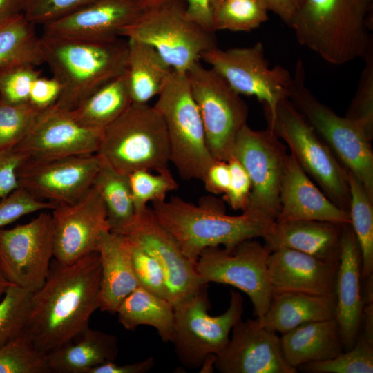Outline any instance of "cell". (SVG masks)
<instances>
[{
    "label": "cell",
    "instance_id": "cell-35",
    "mask_svg": "<svg viewBox=\"0 0 373 373\" xmlns=\"http://www.w3.org/2000/svg\"><path fill=\"white\" fill-rule=\"evenodd\" d=\"M349 213L351 226L361 254V279L373 274V199L359 180L350 171Z\"/></svg>",
    "mask_w": 373,
    "mask_h": 373
},
{
    "label": "cell",
    "instance_id": "cell-12",
    "mask_svg": "<svg viewBox=\"0 0 373 373\" xmlns=\"http://www.w3.org/2000/svg\"><path fill=\"white\" fill-rule=\"evenodd\" d=\"M288 155L285 145L268 128L254 130L246 124L241 129L232 156L243 166L251 184L248 204L242 212L271 222L276 220Z\"/></svg>",
    "mask_w": 373,
    "mask_h": 373
},
{
    "label": "cell",
    "instance_id": "cell-44",
    "mask_svg": "<svg viewBox=\"0 0 373 373\" xmlns=\"http://www.w3.org/2000/svg\"><path fill=\"white\" fill-rule=\"evenodd\" d=\"M42 71L30 64H19L0 69V99L9 104L29 102L32 82Z\"/></svg>",
    "mask_w": 373,
    "mask_h": 373
},
{
    "label": "cell",
    "instance_id": "cell-55",
    "mask_svg": "<svg viewBox=\"0 0 373 373\" xmlns=\"http://www.w3.org/2000/svg\"><path fill=\"white\" fill-rule=\"evenodd\" d=\"M28 0H0V23L23 13Z\"/></svg>",
    "mask_w": 373,
    "mask_h": 373
},
{
    "label": "cell",
    "instance_id": "cell-22",
    "mask_svg": "<svg viewBox=\"0 0 373 373\" xmlns=\"http://www.w3.org/2000/svg\"><path fill=\"white\" fill-rule=\"evenodd\" d=\"M361 254L351 224L343 227L335 283L338 323L344 351L351 349L361 331L363 300Z\"/></svg>",
    "mask_w": 373,
    "mask_h": 373
},
{
    "label": "cell",
    "instance_id": "cell-10",
    "mask_svg": "<svg viewBox=\"0 0 373 373\" xmlns=\"http://www.w3.org/2000/svg\"><path fill=\"white\" fill-rule=\"evenodd\" d=\"M120 37L152 46L180 74H186L204 52L217 46L214 32L189 20L180 0L144 10Z\"/></svg>",
    "mask_w": 373,
    "mask_h": 373
},
{
    "label": "cell",
    "instance_id": "cell-25",
    "mask_svg": "<svg viewBox=\"0 0 373 373\" xmlns=\"http://www.w3.org/2000/svg\"><path fill=\"white\" fill-rule=\"evenodd\" d=\"M133 240L128 236L106 231L96 247L101 266L99 309L116 314L122 301L138 285L132 263Z\"/></svg>",
    "mask_w": 373,
    "mask_h": 373
},
{
    "label": "cell",
    "instance_id": "cell-38",
    "mask_svg": "<svg viewBox=\"0 0 373 373\" xmlns=\"http://www.w3.org/2000/svg\"><path fill=\"white\" fill-rule=\"evenodd\" d=\"M297 371L307 373H372L373 344L360 332L354 346L335 357L302 364Z\"/></svg>",
    "mask_w": 373,
    "mask_h": 373
},
{
    "label": "cell",
    "instance_id": "cell-13",
    "mask_svg": "<svg viewBox=\"0 0 373 373\" xmlns=\"http://www.w3.org/2000/svg\"><path fill=\"white\" fill-rule=\"evenodd\" d=\"M271 251L254 239L242 241L233 248L211 247L204 249L196 268L204 284L231 285L250 298L256 318L267 312L273 296L267 269Z\"/></svg>",
    "mask_w": 373,
    "mask_h": 373
},
{
    "label": "cell",
    "instance_id": "cell-36",
    "mask_svg": "<svg viewBox=\"0 0 373 373\" xmlns=\"http://www.w3.org/2000/svg\"><path fill=\"white\" fill-rule=\"evenodd\" d=\"M46 354L24 331L0 348V373H49Z\"/></svg>",
    "mask_w": 373,
    "mask_h": 373
},
{
    "label": "cell",
    "instance_id": "cell-11",
    "mask_svg": "<svg viewBox=\"0 0 373 373\" xmlns=\"http://www.w3.org/2000/svg\"><path fill=\"white\" fill-rule=\"evenodd\" d=\"M191 91L204 126L209 151L216 160L228 161L249 110L241 95L211 68L200 61L187 70Z\"/></svg>",
    "mask_w": 373,
    "mask_h": 373
},
{
    "label": "cell",
    "instance_id": "cell-18",
    "mask_svg": "<svg viewBox=\"0 0 373 373\" xmlns=\"http://www.w3.org/2000/svg\"><path fill=\"white\" fill-rule=\"evenodd\" d=\"M102 131L82 126L70 111L54 104L40 111L15 148L25 159L36 160L93 154L97 151Z\"/></svg>",
    "mask_w": 373,
    "mask_h": 373
},
{
    "label": "cell",
    "instance_id": "cell-54",
    "mask_svg": "<svg viewBox=\"0 0 373 373\" xmlns=\"http://www.w3.org/2000/svg\"><path fill=\"white\" fill-rule=\"evenodd\" d=\"M268 11L276 15L284 23L289 26L294 16L304 0H261Z\"/></svg>",
    "mask_w": 373,
    "mask_h": 373
},
{
    "label": "cell",
    "instance_id": "cell-41",
    "mask_svg": "<svg viewBox=\"0 0 373 373\" xmlns=\"http://www.w3.org/2000/svg\"><path fill=\"white\" fill-rule=\"evenodd\" d=\"M40 111L29 102L13 104L0 99V151L15 147L31 128Z\"/></svg>",
    "mask_w": 373,
    "mask_h": 373
},
{
    "label": "cell",
    "instance_id": "cell-3",
    "mask_svg": "<svg viewBox=\"0 0 373 373\" xmlns=\"http://www.w3.org/2000/svg\"><path fill=\"white\" fill-rule=\"evenodd\" d=\"M152 204L159 222L194 262L207 247L230 249L242 241L262 238L274 222L247 212L228 215L223 204L216 198H204L195 205L174 196Z\"/></svg>",
    "mask_w": 373,
    "mask_h": 373
},
{
    "label": "cell",
    "instance_id": "cell-2",
    "mask_svg": "<svg viewBox=\"0 0 373 373\" xmlns=\"http://www.w3.org/2000/svg\"><path fill=\"white\" fill-rule=\"evenodd\" d=\"M373 0H304L289 27L298 42L325 61L342 65L373 44Z\"/></svg>",
    "mask_w": 373,
    "mask_h": 373
},
{
    "label": "cell",
    "instance_id": "cell-53",
    "mask_svg": "<svg viewBox=\"0 0 373 373\" xmlns=\"http://www.w3.org/2000/svg\"><path fill=\"white\" fill-rule=\"evenodd\" d=\"M154 365L155 359L152 356L124 365L117 364L115 361H109L92 368L88 373H145L151 370Z\"/></svg>",
    "mask_w": 373,
    "mask_h": 373
},
{
    "label": "cell",
    "instance_id": "cell-33",
    "mask_svg": "<svg viewBox=\"0 0 373 373\" xmlns=\"http://www.w3.org/2000/svg\"><path fill=\"white\" fill-rule=\"evenodd\" d=\"M23 13L0 23V69L19 64H44L40 37Z\"/></svg>",
    "mask_w": 373,
    "mask_h": 373
},
{
    "label": "cell",
    "instance_id": "cell-46",
    "mask_svg": "<svg viewBox=\"0 0 373 373\" xmlns=\"http://www.w3.org/2000/svg\"><path fill=\"white\" fill-rule=\"evenodd\" d=\"M94 0H28L24 15L31 23L43 26L64 17Z\"/></svg>",
    "mask_w": 373,
    "mask_h": 373
},
{
    "label": "cell",
    "instance_id": "cell-34",
    "mask_svg": "<svg viewBox=\"0 0 373 373\" xmlns=\"http://www.w3.org/2000/svg\"><path fill=\"white\" fill-rule=\"evenodd\" d=\"M93 183L99 189L110 231L124 235L136 215L128 175L102 161Z\"/></svg>",
    "mask_w": 373,
    "mask_h": 373
},
{
    "label": "cell",
    "instance_id": "cell-37",
    "mask_svg": "<svg viewBox=\"0 0 373 373\" xmlns=\"http://www.w3.org/2000/svg\"><path fill=\"white\" fill-rule=\"evenodd\" d=\"M268 12L261 0H223L215 13L214 31H251L268 19Z\"/></svg>",
    "mask_w": 373,
    "mask_h": 373
},
{
    "label": "cell",
    "instance_id": "cell-15",
    "mask_svg": "<svg viewBox=\"0 0 373 373\" xmlns=\"http://www.w3.org/2000/svg\"><path fill=\"white\" fill-rule=\"evenodd\" d=\"M53 258L51 213L41 212L27 223L0 228V271L11 284L35 292L46 281Z\"/></svg>",
    "mask_w": 373,
    "mask_h": 373
},
{
    "label": "cell",
    "instance_id": "cell-29",
    "mask_svg": "<svg viewBox=\"0 0 373 373\" xmlns=\"http://www.w3.org/2000/svg\"><path fill=\"white\" fill-rule=\"evenodd\" d=\"M115 335L88 327L73 341L46 354L50 372L88 373L118 355Z\"/></svg>",
    "mask_w": 373,
    "mask_h": 373
},
{
    "label": "cell",
    "instance_id": "cell-49",
    "mask_svg": "<svg viewBox=\"0 0 373 373\" xmlns=\"http://www.w3.org/2000/svg\"><path fill=\"white\" fill-rule=\"evenodd\" d=\"M61 90V85L55 77L41 75L32 83L29 102L39 110L46 108L56 103Z\"/></svg>",
    "mask_w": 373,
    "mask_h": 373
},
{
    "label": "cell",
    "instance_id": "cell-32",
    "mask_svg": "<svg viewBox=\"0 0 373 373\" xmlns=\"http://www.w3.org/2000/svg\"><path fill=\"white\" fill-rule=\"evenodd\" d=\"M131 104L125 73L99 88L70 112L82 126L102 130L118 118Z\"/></svg>",
    "mask_w": 373,
    "mask_h": 373
},
{
    "label": "cell",
    "instance_id": "cell-28",
    "mask_svg": "<svg viewBox=\"0 0 373 373\" xmlns=\"http://www.w3.org/2000/svg\"><path fill=\"white\" fill-rule=\"evenodd\" d=\"M284 355L296 368L304 363L331 359L344 351L336 318L301 325L280 337Z\"/></svg>",
    "mask_w": 373,
    "mask_h": 373
},
{
    "label": "cell",
    "instance_id": "cell-23",
    "mask_svg": "<svg viewBox=\"0 0 373 373\" xmlns=\"http://www.w3.org/2000/svg\"><path fill=\"white\" fill-rule=\"evenodd\" d=\"M280 204L276 221L304 220L351 224L350 213L327 197L291 154L288 155L285 163Z\"/></svg>",
    "mask_w": 373,
    "mask_h": 373
},
{
    "label": "cell",
    "instance_id": "cell-26",
    "mask_svg": "<svg viewBox=\"0 0 373 373\" xmlns=\"http://www.w3.org/2000/svg\"><path fill=\"white\" fill-rule=\"evenodd\" d=\"M343 225L320 220L275 221L262 238L271 251L290 249L338 263Z\"/></svg>",
    "mask_w": 373,
    "mask_h": 373
},
{
    "label": "cell",
    "instance_id": "cell-45",
    "mask_svg": "<svg viewBox=\"0 0 373 373\" xmlns=\"http://www.w3.org/2000/svg\"><path fill=\"white\" fill-rule=\"evenodd\" d=\"M56 207V204L41 200L19 186L0 200V228L28 214L52 210Z\"/></svg>",
    "mask_w": 373,
    "mask_h": 373
},
{
    "label": "cell",
    "instance_id": "cell-52",
    "mask_svg": "<svg viewBox=\"0 0 373 373\" xmlns=\"http://www.w3.org/2000/svg\"><path fill=\"white\" fill-rule=\"evenodd\" d=\"M362 280L363 307L360 332L369 343L373 344V274Z\"/></svg>",
    "mask_w": 373,
    "mask_h": 373
},
{
    "label": "cell",
    "instance_id": "cell-6",
    "mask_svg": "<svg viewBox=\"0 0 373 373\" xmlns=\"http://www.w3.org/2000/svg\"><path fill=\"white\" fill-rule=\"evenodd\" d=\"M270 129L285 142L298 163L334 204L349 212L348 171L288 98L274 110L263 106Z\"/></svg>",
    "mask_w": 373,
    "mask_h": 373
},
{
    "label": "cell",
    "instance_id": "cell-39",
    "mask_svg": "<svg viewBox=\"0 0 373 373\" xmlns=\"http://www.w3.org/2000/svg\"><path fill=\"white\" fill-rule=\"evenodd\" d=\"M32 294L13 284L6 290L0 301V348L24 331Z\"/></svg>",
    "mask_w": 373,
    "mask_h": 373
},
{
    "label": "cell",
    "instance_id": "cell-5",
    "mask_svg": "<svg viewBox=\"0 0 373 373\" xmlns=\"http://www.w3.org/2000/svg\"><path fill=\"white\" fill-rule=\"evenodd\" d=\"M96 153L115 171L169 169L170 147L162 115L148 104L132 103L102 133Z\"/></svg>",
    "mask_w": 373,
    "mask_h": 373
},
{
    "label": "cell",
    "instance_id": "cell-24",
    "mask_svg": "<svg viewBox=\"0 0 373 373\" xmlns=\"http://www.w3.org/2000/svg\"><path fill=\"white\" fill-rule=\"evenodd\" d=\"M338 265L290 249L271 251L267 259L273 291L318 296H335Z\"/></svg>",
    "mask_w": 373,
    "mask_h": 373
},
{
    "label": "cell",
    "instance_id": "cell-4",
    "mask_svg": "<svg viewBox=\"0 0 373 373\" xmlns=\"http://www.w3.org/2000/svg\"><path fill=\"white\" fill-rule=\"evenodd\" d=\"M44 61L61 85L55 104L71 111L99 88L126 73L128 44L119 38L87 41L40 37Z\"/></svg>",
    "mask_w": 373,
    "mask_h": 373
},
{
    "label": "cell",
    "instance_id": "cell-30",
    "mask_svg": "<svg viewBox=\"0 0 373 373\" xmlns=\"http://www.w3.org/2000/svg\"><path fill=\"white\" fill-rule=\"evenodd\" d=\"M126 75L132 103L147 104L158 96L173 69L152 46L128 39Z\"/></svg>",
    "mask_w": 373,
    "mask_h": 373
},
{
    "label": "cell",
    "instance_id": "cell-1",
    "mask_svg": "<svg viewBox=\"0 0 373 373\" xmlns=\"http://www.w3.org/2000/svg\"><path fill=\"white\" fill-rule=\"evenodd\" d=\"M101 266L97 251L70 264L53 258L44 285L33 293L25 330L44 353L80 336L99 309Z\"/></svg>",
    "mask_w": 373,
    "mask_h": 373
},
{
    "label": "cell",
    "instance_id": "cell-8",
    "mask_svg": "<svg viewBox=\"0 0 373 373\" xmlns=\"http://www.w3.org/2000/svg\"><path fill=\"white\" fill-rule=\"evenodd\" d=\"M205 284L174 307V334L171 343L179 361L198 368L214 358L226 345L233 326L242 319L244 299L233 290L227 309L218 316L208 313L210 305Z\"/></svg>",
    "mask_w": 373,
    "mask_h": 373
},
{
    "label": "cell",
    "instance_id": "cell-21",
    "mask_svg": "<svg viewBox=\"0 0 373 373\" xmlns=\"http://www.w3.org/2000/svg\"><path fill=\"white\" fill-rule=\"evenodd\" d=\"M144 11V9L133 0H94L43 26V35L87 41L115 39Z\"/></svg>",
    "mask_w": 373,
    "mask_h": 373
},
{
    "label": "cell",
    "instance_id": "cell-43",
    "mask_svg": "<svg viewBox=\"0 0 373 373\" xmlns=\"http://www.w3.org/2000/svg\"><path fill=\"white\" fill-rule=\"evenodd\" d=\"M132 263L138 285L159 297L169 300L166 276L162 266L134 240Z\"/></svg>",
    "mask_w": 373,
    "mask_h": 373
},
{
    "label": "cell",
    "instance_id": "cell-47",
    "mask_svg": "<svg viewBox=\"0 0 373 373\" xmlns=\"http://www.w3.org/2000/svg\"><path fill=\"white\" fill-rule=\"evenodd\" d=\"M227 162L230 171V182L224 198L233 210L244 211L251 192L249 177L241 163L233 156Z\"/></svg>",
    "mask_w": 373,
    "mask_h": 373
},
{
    "label": "cell",
    "instance_id": "cell-42",
    "mask_svg": "<svg viewBox=\"0 0 373 373\" xmlns=\"http://www.w3.org/2000/svg\"><path fill=\"white\" fill-rule=\"evenodd\" d=\"M363 58L365 66L361 72L358 88L346 112L345 117L361 126L373 137V44Z\"/></svg>",
    "mask_w": 373,
    "mask_h": 373
},
{
    "label": "cell",
    "instance_id": "cell-50",
    "mask_svg": "<svg viewBox=\"0 0 373 373\" xmlns=\"http://www.w3.org/2000/svg\"><path fill=\"white\" fill-rule=\"evenodd\" d=\"M223 0H186V17L204 29L215 32V13Z\"/></svg>",
    "mask_w": 373,
    "mask_h": 373
},
{
    "label": "cell",
    "instance_id": "cell-51",
    "mask_svg": "<svg viewBox=\"0 0 373 373\" xmlns=\"http://www.w3.org/2000/svg\"><path fill=\"white\" fill-rule=\"evenodd\" d=\"M206 190L213 194H224L230 182L227 161L215 160L207 169L202 180Z\"/></svg>",
    "mask_w": 373,
    "mask_h": 373
},
{
    "label": "cell",
    "instance_id": "cell-7",
    "mask_svg": "<svg viewBox=\"0 0 373 373\" xmlns=\"http://www.w3.org/2000/svg\"><path fill=\"white\" fill-rule=\"evenodd\" d=\"M288 99L373 199L372 139L358 124L338 115L313 95L306 86L300 59L296 64Z\"/></svg>",
    "mask_w": 373,
    "mask_h": 373
},
{
    "label": "cell",
    "instance_id": "cell-20",
    "mask_svg": "<svg viewBox=\"0 0 373 373\" xmlns=\"http://www.w3.org/2000/svg\"><path fill=\"white\" fill-rule=\"evenodd\" d=\"M161 264L166 276L169 300L174 306L205 285L200 279L196 262L182 251L172 235L162 225L152 208L136 213L125 233Z\"/></svg>",
    "mask_w": 373,
    "mask_h": 373
},
{
    "label": "cell",
    "instance_id": "cell-27",
    "mask_svg": "<svg viewBox=\"0 0 373 373\" xmlns=\"http://www.w3.org/2000/svg\"><path fill=\"white\" fill-rule=\"evenodd\" d=\"M336 297L296 291H274L270 305L260 325L284 334L301 325L334 318Z\"/></svg>",
    "mask_w": 373,
    "mask_h": 373
},
{
    "label": "cell",
    "instance_id": "cell-56",
    "mask_svg": "<svg viewBox=\"0 0 373 373\" xmlns=\"http://www.w3.org/2000/svg\"><path fill=\"white\" fill-rule=\"evenodd\" d=\"M144 10L162 6L178 0H133Z\"/></svg>",
    "mask_w": 373,
    "mask_h": 373
},
{
    "label": "cell",
    "instance_id": "cell-9",
    "mask_svg": "<svg viewBox=\"0 0 373 373\" xmlns=\"http://www.w3.org/2000/svg\"><path fill=\"white\" fill-rule=\"evenodd\" d=\"M154 107L164 120L170 162L186 180H202L215 160L207 147L202 118L186 74L173 70Z\"/></svg>",
    "mask_w": 373,
    "mask_h": 373
},
{
    "label": "cell",
    "instance_id": "cell-31",
    "mask_svg": "<svg viewBox=\"0 0 373 373\" xmlns=\"http://www.w3.org/2000/svg\"><path fill=\"white\" fill-rule=\"evenodd\" d=\"M118 321L128 330L140 325L154 327L163 342H171L174 334V307L167 299L159 297L138 286L120 303Z\"/></svg>",
    "mask_w": 373,
    "mask_h": 373
},
{
    "label": "cell",
    "instance_id": "cell-19",
    "mask_svg": "<svg viewBox=\"0 0 373 373\" xmlns=\"http://www.w3.org/2000/svg\"><path fill=\"white\" fill-rule=\"evenodd\" d=\"M213 367L222 373H296L287 361L280 337L261 326L257 319L239 321Z\"/></svg>",
    "mask_w": 373,
    "mask_h": 373
},
{
    "label": "cell",
    "instance_id": "cell-16",
    "mask_svg": "<svg viewBox=\"0 0 373 373\" xmlns=\"http://www.w3.org/2000/svg\"><path fill=\"white\" fill-rule=\"evenodd\" d=\"M97 153L50 160L24 159L17 173L19 186L57 205L77 200L93 185L101 167Z\"/></svg>",
    "mask_w": 373,
    "mask_h": 373
},
{
    "label": "cell",
    "instance_id": "cell-48",
    "mask_svg": "<svg viewBox=\"0 0 373 373\" xmlns=\"http://www.w3.org/2000/svg\"><path fill=\"white\" fill-rule=\"evenodd\" d=\"M24 157L15 147L0 151V198L19 187L17 171Z\"/></svg>",
    "mask_w": 373,
    "mask_h": 373
},
{
    "label": "cell",
    "instance_id": "cell-14",
    "mask_svg": "<svg viewBox=\"0 0 373 373\" xmlns=\"http://www.w3.org/2000/svg\"><path fill=\"white\" fill-rule=\"evenodd\" d=\"M200 59L239 95L254 96L269 110L289 97L292 76L280 65L269 68L260 41L227 50L216 46L204 52Z\"/></svg>",
    "mask_w": 373,
    "mask_h": 373
},
{
    "label": "cell",
    "instance_id": "cell-17",
    "mask_svg": "<svg viewBox=\"0 0 373 373\" xmlns=\"http://www.w3.org/2000/svg\"><path fill=\"white\" fill-rule=\"evenodd\" d=\"M54 258L72 263L96 251L102 233L110 231L99 187L93 185L77 200L52 209Z\"/></svg>",
    "mask_w": 373,
    "mask_h": 373
},
{
    "label": "cell",
    "instance_id": "cell-57",
    "mask_svg": "<svg viewBox=\"0 0 373 373\" xmlns=\"http://www.w3.org/2000/svg\"><path fill=\"white\" fill-rule=\"evenodd\" d=\"M10 285L11 283L6 279L0 271V301Z\"/></svg>",
    "mask_w": 373,
    "mask_h": 373
},
{
    "label": "cell",
    "instance_id": "cell-40",
    "mask_svg": "<svg viewBox=\"0 0 373 373\" xmlns=\"http://www.w3.org/2000/svg\"><path fill=\"white\" fill-rule=\"evenodd\" d=\"M128 177L136 213L148 207L149 202L166 200V195L178 187L169 169L155 173L139 170L132 172Z\"/></svg>",
    "mask_w": 373,
    "mask_h": 373
}]
</instances>
